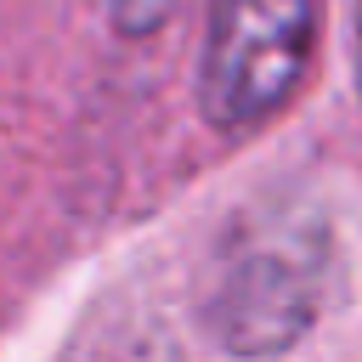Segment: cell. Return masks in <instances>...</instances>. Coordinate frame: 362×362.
Instances as JSON below:
<instances>
[{"instance_id":"6da1fadb","label":"cell","mask_w":362,"mask_h":362,"mask_svg":"<svg viewBox=\"0 0 362 362\" xmlns=\"http://www.w3.org/2000/svg\"><path fill=\"white\" fill-rule=\"evenodd\" d=\"M328 221L305 198H272L249 209L226 238L204 283V328L232 356H277L305 339L328 288Z\"/></svg>"},{"instance_id":"7a4b0ae2","label":"cell","mask_w":362,"mask_h":362,"mask_svg":"<svg viewBox=\"0 0 362 362\" xmlns=\"http://www.w3.org/2000/svg\"><path fill=\"white\" fill-rule=\"evenodd\" d=\"M317 0H209L198 107L215 130L272 124L311 74Z\"/></svg>"},{"instance_id":"3957f363","label":"cell","mask_w":362,"mask_h":362,"mask_svg":"<svg viewBox=\"0 0 362 362\" xmlns=\"http://www.w3.org/2000/svg\"><path fill=\"white\" fill-rule=\"evenodd\" d=\"M170 11H175V0H113V28L124 40H147L170 23Z\"/></svg>"},{"instance_id":"277c9868","label":"cell","mask_w":362,"mask_h":362,"mask_svg":"<svg viewBox=\"0 0 362 362\" xmlns=\"http://www.w3.org/2000/svg\"><path fill=\"white\" fill-rule=\"evenodd\" d=\"M351 17H356V85H362V0H351Z\"/></svg>"}]
</instances>
